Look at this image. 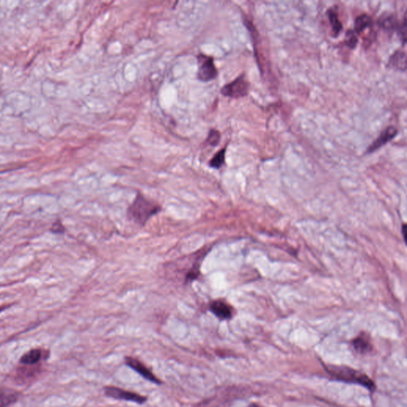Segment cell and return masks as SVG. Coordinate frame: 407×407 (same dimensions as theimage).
Here are the masks:
<instances>
[{
  "label": "cell",
  "instance_id": "5b68a950",
  "mask_svg": "<svg viewBox=\"0 0 407 407\" xmlns=\"http://www.w3.org/2000/svg\"><path fill=\"white\" fill-rule=\"evenodd\" d=\"M106 396L110 397L117 400H125L129 402L143 404L147 402V397L142 396L140 394L131 392L128 390H123L119 388L115 387H106L104 388Z\"/></svg>",
  "mask_w": 407,
  "mask_h": 407
},
{
  "label": "cell",
  "instance_id": "ffe728a7",
  "mask_svg": "<svg viewBox=\"0 0 407 407\" xmlns=\"http://www.w3.org/2000/svg\"><path fill=\"white\" fill-rule=\"evenodd\" d=\"M249 407H260L259 406L257 405V404H252V405L249 406Z\"/></svg>",
  "mask_w": 407,
  "mask_h": 407
},
{
  "label": "cell",
  "instance_id": "8992f818",
  "mask_svg": "<svg viewBox=\"0 0 407 407\" xmlns=\"http://www.w3.org/2000/svg\"><path fill=\"white\" fill-rule=\"evenodd\" d=\"M125 363L127 366L132 368L134 370H136V372L138 373L141 376L148 381L155 384H162V381L159 379H157L151 370H149L144 364H142V362L136 358L131 357V356L126 357Z\"/></svg>",
  "mask_w": 407,
  "mask_h": 407
},
{
  "label": "cell",
  "instance_id": "6da1fadb",
  "mask_svg": "<svg viewBox=\"0 0 407 407\" xmlns=\"http://www.w3.org/2000/svg\"><path fill=\"white\" fill-rule=\"evenodd\" d=\"M161 210V205L155 200L138 194L127 209V216L130 220L142 227L145 226L149 220L154 215H157Z\"/></svg>",
  "mask_w": 407,
  "mask_h": 407
},
{
  "label": "cell",
  "instance_id": "2e32d148",
  "mask_svg": "<svg viewBox=\"0 0 407 407\" xmlns=\"http://www.w3.org/2000/svg\"><path fill=\"white\" fill-rule=\"evenodd\" d=\"M379 25L384 30L390 31V30H394V29H396L398 22H396V20H395L393 15H389L388 17L379 20Z\"/></svg>",
  "mask_w": 407,
  "mask_h": 407
},
{
  "label": "cell",
  "instance_id": "9c48e42d",
  "mask_svg": "<svg viewBox=\"0 0 407 407\" xmlns=\"http://www.w3.org/2000/svg\"><path fill=\"white\" fill-rule=\"evenodd\" d=\"M388 66L391 69L405 71L407 69V54L403 50H397L390 56Z\"/></svg>",
  "mask_w": 407,
  "mask_h": 407
},
{
  "label": "cell",
  "instance_id": "30bf717a",
  "mask_svg": "<svg viewBox=\"0 0 407 407\" xmlns=\"http://www.w3.org/2000/svg\"><path fill=\"white\" fill-rule=\"evenodd\" d=\"M19 398V394L7 388H0V407H9L13 405Z\"/></svg>",
  "mask_w": 407,
  "mask_h": 407
},
{
  "label": "cell",
  "instance_id": "52a82bcc",
  "mask_svg": "<svg viewBox=\"0 0 407 407\" xmlns=\"http://www.w3.org/2000/svg\"><path fill=\"white\" fill-rule=\"evenodd\" d=\"M398 130L393 126L387 127L384 132L379 135L376 139L372 142V144L369 146L367 150V154H371L374 151H377L379 148L384 147V145L392 140L394 137H396Z\"/></svg>",
  "mask_w": 407,
  "mask_h": 407
},
{
  "label": "cell",
  "instance_id": "277c9868",
  "mask_svg": "<svg viewBox=\"0 0 407 407\" xmlns=\"http://www.w3.org/2000/svg\"><path fill=\"white\" fill-rule=\"evenodd\" d=\"M197 63L198 69L196 76L199 80L206 83L215 80L217 78L218 71L214 63L213 58L200 54L197 56Z\"/></svg>",
  "mask_w": 407,
  "mask_h": 407
},
{
  "label": "cell",
  "instance_id": "8fae6325",
  "mask_svg": "<svg viewBox=\"0 0 407 407\" xmlns=\"http://www.w3.org/2000/svg\"><path fill=\"white\" fill-rule=\"evenodd\" d=\"M43 356V351L40 349H31L22 355L20 363L24 365L34 366L41 361Z\"/></svg>",
  "mask_w": 407,
  "mask_h": 407
},
{
  "label": "cell",
  "instance_id": "ba28073f",
  "mask_svg": "<svg viewBox=\"0 0 407 407\" xmlns=\"http://www.w3.org/2000/svg\"><path fill=\"white\" fill-rule=\"evenodd\" d=\"M209 310L220 320H229L233 317V309L222 300H215L209 305Z\"/></svg>",
  "mask_w": 407,
  "mask_h": 407
},
{
  "label": "cell",
  "instance_id": "4fadbf2b",
  "mask_svg": "<svg viewBox=\"0 0 407 407\" xmlns=\"http://www.w3.org/2000/svg\"><path fill=\"white\" fill-rule=\"evenodd\" d=\"M353 346L355 351L361 354L367 353L371 350L370 339L365 334H361L354 340Z\"/></svg>",
  "mask_w": 407,
  "mask_h": 407
},
{
  "label": "cell",
  "instance_id": "5bb4252c",
  "mask_svg": "<svg viewBox=\"0 0 407 407\" xmlns=\"http://www.w3.org/2000/svg\"><path fill=\"white\" fill-rule=\"evenodd\" d=\"M327 15L332 26L333 37L336 38L340 35L343 30V25L339 19L338 14L336 11H334L333 9L330 8L328 10Z\"/></svg>",
  "mask_w": 407,
  "mask_h": 407
},
{
  "label": "cell",
  "instance_id": "7c38bea8",
  "mask_svg": "<svg viewBox=\"0 0 407 407\" xmlns=\"http://www.w3.org/2000/svg\"><path fill=\"white\" fill-rule=\"evenodd\" d=\"M373 26V20L367 14H363L355 19L354 22V32L356 35H360L366 29L370 28Z\"/></svg>",
  "mask_w": 407,
  "mask_h": 407
},
{
  "label": "cell",
  "instance_id": "3957f363",
  "mask_svg": "<svg viewBox=\"0 0 407 407\" xmlns=\"http://www.w3.org/2000/svg\"><path fill=\"white\" fill-rule=\"evenodd\" d=\"M249 89L250 83L247 80L245 75H240L233 81L225 84L221 89V94L233 99H239L247 97Z\"/></svg>",
  "mask_w": 407,
  "mask_h": 407
},
{
  "label": "cell",
  "instance_id": "7a4b0ae2",
  "mask_svg": "<svg viewBox=\"0 0 407 407\" xmlns=\"http://www.w3.org/2000/svg\"><path fill=\"white\" fill-rule=\"evenodd\" d=\"M326 368L330 376L336 380L360 384L370 390H375V384L364 373L345 366H329Z\"/></svg>",
  "mask_w": 407,
  "mask_h": 407
},
{
  "label": "cell",
  "instance_id": "e0dca14e",
  "mask_svg": "<svg viewBox=\"0 0 407 407\" xmlns=\"http://www.w3.org/2000/svg\"><path fill=\"white\" fill-rule=\"evenodd\" d=\"M220 138H221V135H220V132L213 128L209 131V135H208L207 138H206V142L209 146L215 147L220 143Z\"/></svg>",
  "mask_w": 407,
  "mask_h": 407
},
{
  "label": "cell",
  "instance_id": "ac0fdd59",
  "mask_svg": "<svg viewBox=\"0 0 407 407\" xmlns=\"http://www.w3.org/2000/svg\"><path fill=\"white\" fill-rule=\"evenodd\" d=\"M357 35L354 32V30H348V32L346 33V36H345V45H347L348 47L350 48L351 50H353L355 46L357 45Z\"/></svg>",
  "mask_w": 407,
  "mask_h": 407
},
{
  "label": "cell",
  "instance_id": "9a60e30c",
  "mask_svg": "<svg viewBox=\"0 0 407 407\" xmlns=\"http://www.w3.org/2000/svg\"><path fill=\"white\" fill-rule=\"evenodd\" d=\"M226 147L221 149L215 154L213 157L209 162V166L212 168L220 169L225 163V155H226Z\"/></svg>",
  "mask_w": 407,
  "mask_h": 407
},
{
  "label": "cell",
  "instance_id": "d6986e66",
  "mask_svg": "<svg viewBox=\"0 0 407 407\" xmlns=\"http://www.w3.org/2000/svg\"><path fill=\"white\" fill-rule=\"evenodd\" d=\"M51 231H52L54 233L60 234V233H64V232H65V227L63 226V224H61L60 220H58L54 223V224H53L52 228H51Z\"/></svg>",
  "mask_w": 407,
  "mask_h": 407
}]
</instances>
